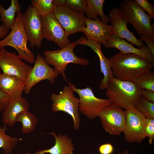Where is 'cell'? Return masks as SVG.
Masks as SVG:
<instances>
[{
  "label": "cell",
  "mask_w": 154,
  "mask_h": 154,
  "mask_svg": "<svg viewBox=\"0 0 154 154\" xmlns=\"http://www.w3.org/2000/svg\"><path fill=\"white\" fill-rule=\"evenodd\" d=\"M67 83L73 92H76L79 96V110L89 119H93L98 116L102 109L111 104L108 99H100L96 97L92 89L90 87L78 89L70 82Z\"/></svg>",
  "instance_id": "cell-7"
},
{
  "label": "cell",
  "mask_w": 154,
  "mask_h": 154,
  "mask_svg": "<svg viewBox=\"0 0 154 154\" xmlns=\"http://www.w3.org/2000/svg\"><path fill=\"white\" fill-rule=\"evenodd\" d=\"M135 108L146 117L154 118V103L149 101L142 96Z\"/></svg>",
  "instance_id": "cell-27"
},
{
  "label": "cell",
  "mask_w": 154,
  "mask_h": 154,
  "mask_svg": "<svg viewBox=\"0 0 154 154\" xmlns=\"http://www.w3.org/2000/svg\"><path fill=\"white\" fill-rule=\"evenodd\" d=\"M40 18L43 38L54 42L61 49L71 43L65 31L53 13L40 17Z\"/></svg>",
  "instance_id": "cell-12"
},
{
  "label": "cell",
  "mask_w": 154,
  "mask_h": 154,
  "mask_svg": "<svg viewBox=\"0 0 154 154\" xmlns=\"http://www.w3.org/2000/svg\"><path fill=\"white\" fill-rule=\"evenodd\" d=\"M135 2L144 11H145L147 15L151 18H154V7L147 0H135Z\"/></svg>",
  "instance_id": "cell-31"
},
{
  "label": "cell",
  "mask_w": 154,
  "mask_h": 154,
  "mask_svg": "<svg viewBox=\"0 0 154 154\" xmlns=\"http://www.w3.org/2000/svg\"><path fill=\"white\" fill-rule=\"evenodd\" d=\"M21 7L18 0H11V5L7 9L0 3V20L11 30L15 22L16 13L21 11Z\"/></svg>",
  "instance_id": "cell-23"
},
{
  "label": "cell",
  "mask_w": 154,
  "mask_h": 154,
  "mask_svg": "<svg viewBox=\"0 0 154 154\" xmlns=\"http://www.w3.org/2000/svg\"><path fill=\"white\" fill-rule=\"evenodd\" d=\"M126 122L123 132L125 141L140 144L145 137L144 129L146 117L134 108L125 110Z\"/></svg>",
  "instance_id": "cell-10"
},
{
  "label": "cell",
  "mask_w": 154,
  "mask_h": 154,
  "mask_svg": "<svg viewBox=\"0 0 154 154\" xmlns=\"http://www.w3.org/2000/svg\"><path fill=\"white\" fill-rule=\"evenodd\" d=\"M31 3L35 11L40 17L53 13L56 6L54 0H31Z\"/></svg>",
  "instance_id": "cell-26"
},
{
  "label": "cell",
  "mask_w": 154,
  "mask_h": 154,
  "mask_svg": "<svg viewBox=\"0 0 154 154\" xmlns=\"http://www.w3.org/2000/svg\"><path fill=\"white\" fill-rule=\"evenodd\" d=\"M75 42L76 45L82 44L90 47L97 54L100 61V71L104 76L100 83V87L101 90L106 89L109 80L114 76L109 59L105 56L102 52L101 44L94 40H88L85 37H81Z\"/></svg>",
  "instance_id": "cell-16"
},
{
  "label": "cell",
  "mask_w": 154,
  "mask_h": 154,
  "mask_svg": "<svg viewBox=\"0 0 154 154\" xmlns=\"http://www.w3.org/2000/svg\"><path fill=\"white\" fill-rule=\"evenodd\" d=\"M104 130L110 135H119L126 122L125 111L111 104L104 107L98 115Z\"/></svg>",
  "instance_id": "cell-9"
},
{
  "label": "cell",
  "mask_w": 154,
  "mask_h": 154,
  "mask_svg": "<svg viewBox=\"0 0 154 154\" xmlns=\"http://www.w3.org/2000/svg\"><path fill=\"white\" fill-rule=\"evenodd\" d=\"M110 21L112 26L110 35H113L122 38H125L140 48L145 46L143 41L137 38L133 32L127 27L128 24L123 17L120 9L114 7L109 11Z\"/></svg>",
  "instance_id": "cell-15"
},
{
  "label": "cell",
  "mask_w": 154,
  "mask_h": 154,
  "mask_svg": "<svg viewBox=\"0 0 154 154\" xmlns=\"http://www.w3.org/2000/svg\"><path fill=\"white\" fill-rule=\"evenodd\" d=\"M86 27L83 30L86 38L99 42L106 47L108 42L107 38L110 35L112 29L111 25H108L102 23L99 18L96 20L86 18Z\"/></svg>",
  "instance_id": "cell-18"
},
{
  "label": "cell",
  "mask_w": 154,
  "mask_h": 154,
  "mask_svg": "<svg viewBox=\"0 0 154 154\" xmlns=\"http://www.w3.org/2000/svg\"><path fill=\"white\" fill-rule=\"evenodd\" d=\"M53 13L68 36L82 32L86 27L84 13L61 5H56Z\"/></svg>",
  "instance_id": "cell-8"
},
{
  "label": "cell",
  "mask_w": 154,
  "mask_h": 154,
  "mask_svg": "<svg viewBox=\"0 0 154 154\" xmlns=\"http://www.w3.org/2000/svg\"><path fill=\"white\" fill-rule=\"evenodd\" d=\"M56 5H63L82 13H85L86 0H55Z\"/></svg>",
  "instance_id": "cell-29"
},
{
  "label": "cell",
  "mask_w": 154,
  "mask_h": 154,
  "mask_svg": "<svg viewBox=\"0 0 154 154\" xmlns=\"http://www.w3.org/2000/svg\"><path fill=\"white\" fill-rule=\"evenodd\" d=\"M107 41L106 48H116L123 53L135 54L154 64V56L147 45L137 48L124 39L113 35L109 36Z\"/></svg>",
  "instance_id": "cell-17"
},
{
  "label": "cell",
  "mask_w": 154,
  "mask_h": 154,
  "mask_svg": "<svg viewBox=\"0 0 154 154\" xmlns=\"http://www.w3.org/2000/svg\"><path fill=\"white\" fill-rule=\"evenodd\" d=\"M23 20L24 29L31 46L40 48L43 39L40 16L31 5H28L23 14Z\"/></svg>",
  "instance_id": "cell-14"
},
{
  "label": "cell",
  "mask_w": 154,
  "mask_h": 154,
  "mask_svg": "<svg viewBox=\"0 0 154 154\" xmlns=\"http://www.w3.org/2000/svg\"><path fill=\"white\" fill-rule=\"evenodd\" d=\"M16 122H20L22 124L21 131L23 133L27 134L33 131L38 123L36 116L28 110L19 114L16 118Z\"/></svg>",
  "instance_id": "cell-24"
},
{
  "label": "cell",
  "mask_w": 154,
  "mask_h": 154,
  "mask_svg": "<svg viewBox=\"0 0 154 154\" xmlns=\"http://www.w3.org/2000/svg\"><path fill=\"white\" fill-rule=\"evenodd\" d=\"M105 0H86V6L85 13L87 18L96 20L98 16L101 17V21L103 24L107 25L110 21V17L106 15L103 11V5Z\"/></svg>",
  "instance_id": "cell-22"
},
{
  "label": "cell",
  "mask_w": 154,
  "mask_h": 154,
  "mask_svg": "<svg viewBox=\"0 0 154 154\" xmlns=\"http://www.w3.org/2000/svg\"><path fill=\"white\" fill-rule=\"evenodd\" d=\"M74 92L70 86H65L59 94L52 93L50 96L53 102L52 111H62L71 116L74 123V127L76 130L79 129L81 120L79 113V98L74 95Z\"/></svg>",
  "instance_id": "cell-6"
},
{
  "label": "cell",
  "mask_w": 154,
  "mask_h": 154,
  "mask_svg": "<svg viewBox=\"0 0 154 154\" xmlns=\"http://www.w3.org/2000/svg\"><path fill=\"white\" fill-rule=\"evenodd\" d=\"M109 59L114 77L123 81L133 82L154 66L137 55L120 51Z\"/></svg>",
  "instance_id": "cell-1"
},
{
  "label": "cell",
  "mask_w": 154,
  "mask_h": 154,
  "mask_svg": "<svg viewBox=\"0 0 154 154\" xmlns=\"http://www.w3.org/2000/svg\"><path fill=\"white\" fill-rule=\"evenodd\" d=\"M133 82L141 90L154 91V73L151 70L137 78Z\"/></svg>",
  "instance_id": "cell-28"
},
{
  "label": "cell",
  "mask_w": 154,
  "mask_h": 154,
  "mask_svg": "<svg viewBox=\"0 0 154 154\" xmlns=\"http://www.w3.org/2000/svg\"><path fill=\"white\" fill-rule=\"evenodd\" d=\"M29 107V103L25 98L11 100L3 111L2 119L5 125L13 127L16 122L15 119L17 115L23 111L28 110Z\"/></svg>",
  "instance_id": "cell-21"
},
{
  "label": "cell",
  "mask_w": 154,
  "mask_h": 154,
  "mask_svg": "<svg viewBox=\"0 0 154 154\" xmlns=\"http://www.w3.org/2000/svg\"><path fill=\"white\" fill-rule=\"evenodd\" d=\"M140 39L144 41L147 45V46L154 56V41L152 39L148 38L143 36H139Z\"/></svg>",
  "instance_id": "cell-35"
},
{
  "label": "cell",
  "mask_w": 154,
  "mask_h": 154,
  "mask_svg": "<svg viewBox=\"0 0 154 154\" xmlns=\"http://www.w3.org/2000/svg\"><path fill=\"white\" fill-rule=\"evenodd\" d=\"M100 154H111L114 151L113 146L110 143H106L100 145L98 149Z\"/></svg>",
  "instance_id": "cell-33"
},
{
  "label": "cell",
  "mask_w": 154,
  "mask_h": 154,
  "mask_svg": "<svg viewBox=\"0 0 154 154\" xmlns=\"http://www.w3.org/2000/svg\"><path fill=\"white\" fill-rule=\"evenodd\" d=\"M117 154H131L126 149L123 151L121 152L118 153Z\"/></svg>",
  "instance_id": "cell-37"
},
{
  "label": "cell",
  "mask_w": 154,
  "mask_h": 154,
  "mask_svg": "<svg viewBox=\"0 0 154 154\" xmlns=\"http://www.w3.org/2000/svg\"><path fill=\"white\" fill-rule=\"evenodd\" d=\"M145 137L148 138V142L152 145L154 139V118L146 117L144 129Z\"/></svg>",
  "instance_id": "cell-30"
},
{
  "label": "cell",
  "mask_w": 154,
  "mask_h": 154,
  "mask_svg": "<svg viewBox=\"0 0 154 154\" xmlns=\"http://www.w3.org/2000/svg\"><path fill=\"white\" fill-rule=\"evenodd\" d=\"M58 74L45 61L43 57L39 53L36 56L34 66L29 72L25 81L24 91L29 93L32 88L42 80H48L51 84L55 82Z\"/></svg>",
  "instance_id": "cell-13"
},
{
  "label": "cell",
  "mask_w": 154,
  "mask_h": 154,
  "mask_svg": "<svg viewBox=\"0 0 154 154\" xmlns=\"http://www.w3.org/2000/svg\"><path fill=\"white\" fill-rule=\"evenodd\" d=\"M25 81L15 76L0 73V89L12 101L21 99L24 91Z\"/></svg>",
  "instance_id": "cell-19"
},
{
  "label": "cell",
  "mask_w": 154,
  "mask_h": 154,
  "mask_svg": "<svg viewBox=\"0 0 154 154\" xmlns=\"http://www.w3.org/2000/svg\"><path fill=\"white\" fill-rule=\"evenodd\" d=\"M106 94L111 104L125 110L135 108L141 97V90L133 82L123 81L115 77L110 79Z\"/></svg>",
  "instance_id": "cell-2"
},
{
  "label": "cell",
  "mask_w": 154,
  "mask_h": 154,
  "mask_svg": "<svg viewBox=\"0 0 154 154\" xmlns=\"http://www.w3.org/2000/svg\"><path fill=\"white\" fill-rule=\"evenodd\" d=\"M76 45L74 41L60 50H46L44 52L43 57L45 62L53 66L54 70L58 74H62L65 80L66 77L65 71L68 64L74 63L85 66L89 64L88 59L79 58L75 54L73 49Z\"/></svg>",
  "instance_id": "cell-5"
},
{
  "label": "cell",
  "mask_w": 154,
  "mask_h": 154,
  "mask_svg": "<svg viewBox=\"0 0 154 154\" xmlns=\"http://www.w3.org/2000/svg\"><path fill=\"white\" fill-rule=\"evenodd\" d=\"M141 94L147 100L154 103V91L143 89L141 90Z\"/></svg>",
  "instance_id": "cell-34"
},
{
  "label": "cell",
  "mask_w": 154,
  "mask_h": 154,
  "mask_svg": "<svg viewBox=\"0 0 154 154\" xmlns=\"http://www.w3.org/2000/svg\"><path fill=\"white\" fill-rule=\"evenodd\" d=\"M9 30H10L3 24L0 26V39L5 37Z\"/></svg>",
  "instance_id": "cell-36"
},
{
  "label": "cell",
  "mask_w": 154,
  "mask_h": 154,
  "mask_svg": "<svg viewBox=\"0 0 154 154\" xmlns=\"http://www.w3.org/2000/svg\"><path fill=\"white\" fill-rule=\"evenodd\" d=\"M123 16L127 24L134 27L139 36L154 40V26L151 19L134 1L124 0L120 3Z\"/></svg>",
  "instance_id": "cell-3"
},
{
  "label": "cell",
  "mask_w": 154,
  "mask_h": 154,
  "mask_svg": "<svg viewBox=\"0 0 154 154\" xmlns=\"http://www.w3.org/2000/svg\"><path fill=\"white\" fill-rule=\"evenodd\" d=\"M15 53L0 48V68L3 73L16 76L25 81L32 67L24 63Z\"/></svg>",
  "instance_id": "cell-11"
},
{
  "label": "cell",
  "mask_w": 154,
  "mask_h": 154,
  "mask_svg": "<svg viewBox=\"0 0 154 154\" xmlns=\"http://www.w3.org/2000/svg\"><path fill=\"white\" fill-rule=\"evenodd\" d=\"M55 139L54 145L48 149L37 151L33 154H73L74 150L72 139L66 134L56 135L54 132H49Z\"/></svg>",
  "instance_id": "cell-20"
},
{
  "label": "cell",
  "mask_w": 154,
  "mask_h": 154,
  "mask_svg": "<svg viewBox=\"0 0 154 154\" xmlns=\"http://www.w3.org/2000/svg\"><path fill=\"white\" fill-rule=\"evenodd\" d=\"M11 100L10 97L0 89V112H3Z\"/></svg>",
  "instance_id": "cell-32"
},
{
  "label": "cell",
  "mask_w": 154,
  "mask_h": 154,
  "mask_svg": "<svg viewBox=\"0 0 154 154\" xmlns=\"http://www.w3.org/2000/svg\"><path fill=\"white\" fill-rule=\"evenodd\" d=\"M7 129L5 125L3 127L0 126V149H2L5 154H10L20 139L7 134L6 131Z\"/></svg>",
  "instance_id": "cell-25"
},
{
  "label": "cell",
  "mask_w": 154,
  "mask_h": 154,
  "mask_svg": "<svg viewBox=\"0 0 154 154\" xmlns=\"http://www.w3.org/2000/svg\"><path fill=\"white\" fill-rule=\"evenodd\" d=\"M23 19V13L21 11L18 12L10 32L0 40V48L7 46H11L16 50L22 59L33 64L35 61V56L27 46L28 38L24 29Z\"/></svg>",
  "instance_id": "cell-4"
}]
</instances>
